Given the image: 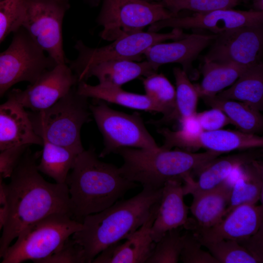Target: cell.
<instances>
[{
    "label": "cell",
    "instance_id": "1",
    "mask_svg": "<svg viewBox=\"0 0 263 263\" xmlns=\"http://www.w3.org/2000/svg\"><path fill=\"white\" fill-rule=\"evenodd\" d=\"M38 153L27 150L4 183L5 212L0 237V261L12 241L30 225L53 214L71 216L66 183L44 180L37 169ZM72 217V216H71Z\"/></svg>",
    "mask_w": 263,
    "mask_h": 263
},
{
    "label": "cell",
    "instance_id": "2",
    "mask_svg": "<svg viewBox=\"0 0 263 263\" xmlns=\"http://www.w3.org/2000/svg\"><path fill=\"white\" fill-rule=\"evenodd\" d=\"M162 191V188H143L133 197L85 216L81 228L71 237L83 247L86 263H92L102 251L137 230L159 205Z\"/></svg>",
    "mask_w": 263,
    "mask_h": 263
},
{
    "label": "cell",
    "instance_id": "3",
    "mask_svg": "<svg viewBox=\"0 0 263 263\" xmlns=\"http://www.w3.org/2000/svg\"><path fill=\"white\" fill-rule=\"evenodd\" d=\"M98 158L93 148L84 150L77 155L66 180L72 218L80 223L85 216L110 207L138 186L123 177L119 168Z\"/></svg>",
    "mask_w": 263,
    "mask_h": 263
},
{
    "label": "cell",
    "instance_id": "4",
    "mask_svg": "<svg viewBox=\"0 0 263 263\" xmlns=\"http://www.w3.org/2000/svg\"><path fill=\"white\" fill-rule=\"evenodd\" d=\"M123 160L119 168L122 175L143 188L159 189L171 180L183 179L197 171L222 153L207 150L194 153L180 149L156 150L123 148L116 152Z\"/></svg>",
    "mask_w": 263,
    "mask_h": 263
},
{
    "label": "cell",
    "instance_id": "5",
    "mask_svg": "<svg viewBox=\"0 0 263 263\" xmlns=\"http://www.w3.org/2000/svg\"><path fill=\"white\" fill-rule=\"evenodd\" d=\"M73 88L48 108L27 113L34 132L42 140L78 154L84 150L81 129L91 120V113L88 98Z\"/></svg>",
    "mask_w": 263,
    "mask_h": 263
},
{
    "label": "cell",
    "instance_id": "6",
    "mask_svg": "<svg viewBox=\"0 0 263 263\" xmlns=\"http://www.w3.org/2000/svg\"><path fill=\"white\" fill-rule=\"evenodd\" d=\"M82 223L67 214L50 215L30 225L7 249L2 263H34L50 256L69 238L81 228Z\"/></svg>",
    "mask_w": 263,
    "mask_h": 263
},
{
    "label": "cell",
    "instance_id": "7",
    "mask_svg": "<svg viewBox=\"0 0 263 263\" xmlns=\"http://www.w3.org/2000/svg\"><path fill=\"white\" fill-rule=\"evenodd\" d=\"M67 0H24L19 27L57 64L66 63L62 23L69 8Z\"/></svg>",
    "mask_w": 263,
    "mask_h": 263
},
{
    "label": "cell",
    "instance_id": "8",
    "mask_svg": "<svg viewBox=\"0 0 263 263\" xmlns=\"http://www.w3.org/2000/svg\"><path fill=\"white\" fill-rule=\"evenodd\" d=\"M186 35L182 29L178 28H173L171 31L167 33L142 31L123 35L112 43L99 48L88 47L81 40H78L75 46L78 56L71 62L70 67L78 82L84 73L94 65L116 59L138 61L151 46L167 40H177Z\"/></svg>",
    "mask_w": 263,
    "mask_h": 263
},
{
    "label": "cell",
    "instance_id": "9",
    "mask_svg": "<svg viewBox=\"0 0 263 263\" xmlns=\"http://www.w3.org/2000/svg\"><path fill=\"white\" fill-rule=\"evenodd\" d=\"M89 107L104 140V148L99 157L115 153L123 148L159 149L138 113L129 114L115 111L102 100Z\"/></svg>",
    "mask_w": 263,
    "mask_h": 263
},
{
    "label": "cell",
    "instance_id": "10",
    "mask_svg": "<svg viewBox=\"0 0 263 263\" xmlns=\"http://www.w3.org/2000/svg\"><path fill=\"white\" fill-rule=\"evenodd\" d=\"M19 28L9 47L0 53V98L16 84L34 83L56 64Z\"/></svg>",
    "mask_w": 263,
    "mask_h": 263
},
{
    "label": "cell",
    "instance_id": "11",
    "mask_svg": "<svg viewBox=\"0 0 263 263\" xmlns=\"http://www.w3.org/2000/svg\"><path fill=\"white\" fill-rule=\"evenodd\" d=\"M161 2L143 0H103L97 22L102 37L114 40L125 34L143 31L148 25L177 16Z\"/></svg>",
    "mask_w": 263,
    "mask_h": 263
},
{
    "label": "cell",
    "instance_id": "12",
    "mask_svg": "<svg viewBox=\"0 0 263 263\" xmlns=\"http://www.w3.org/2000/svg\"><path fill=\"white\" fill-rule=\"evenodd\" d=\"M157 132L164 137V144L160 148L165 150L177 147L191 152L202 148L223 154L235 150H247L263 147V136L240 131L220 129L188 133L180 129L172 131L162 128L159 129Z\"/></svg>",
    "mask_w": 263,
    "mask_h": 263
},
{
    "label": "cell",
    "instance_id": "13",
    "mask_svg": "<svg viewBox=\"0 0 263 263\" xmlns=\"http://www.w3.org/2000/svg\"><path fill=\"white\" fill-rule=\"evenodd\" d=\"M263 24L244 26L217 35L204 61L250 66L262 61Z\"/></svg>",
    "mask_w": 263,
    "mask_h": 263
},
{
    "label": "cell",
    "instance_id": "14",
    "mask_svg": "<svg viewBox=\"0 0 263 263\" xmlns=\"http://www.w3.org/2000/svg\"><path fill=\"white\" fill-rule=\"evenodd\" d=\"M77 83L76 75L66 63L57 64L25 90L14 89L8 95L24 109L38 112L52 106Z\"/></svg>",
    "mask_w": 263,
    "mask_h": 263
},
{
    "label": "cell",
    "instance_id": "15",
    "mask_svg": "<svg viewBox=\"0 0 263 263\" xmlns=\"http://www.w3.org/2000/svg\"><path fill=\"white\" fill-rule=\"evenodd\" d=\"M263 24V12L233 9L195 13L188 16L173 17L150 25L148 31L157 32L167 27L208 30L214 34L244 26Z\"/></svg>",
    "mask_w": 263,
    "mask_h": 263
},
{
    "label": "cell",
    "instance_id": "16",
    "mask_svg": "<svg viewBox=\"0 0 263 263\" xmlns=\"http://www.w3.org/2000/svg\"><path fill=\"white\" fill-rule=\"evenodd\" d=\"M217 34L194 33L169 43H159L149 48L144 54L146 60L159 66L169 63H178L188 75L195 78L197 73L192 62L199 54L212 43Z\"/></svg>",
    "mask_w": 263,
    "mask_h": 263
},
{
    "label": "cell",
    "instance_id": "17",
    "mask_svg": "<svg viewBox=\"0 0 263 263\" xmlns=\"http://www.w3.org/2000/svg\"><path fill=\"white\" fill-rule=\"evenodd\" d=\"M263 225V204L244 203L232 209L217 224L194 232L199 240L211 242L222 239L239 241L255 233Z\"/></svg>",
    "mask_w": 263,
    "mask_h": 263
},
{
    "label": "cell",
    "instance_id": "18",
    "mask_svg": "<svg viewBox=\"0 0 263 263\" xmlns=\"http://www.w3.org/2000/svg\"><path fill=\"white\" fill-rule=\"evenodd\" d=\"M262 156V150L258 148L218 156L196 171L198 175L197 180H194L191 175L183 178L184 194L193 195L214 188L225 181L236 169Z\"/></svg>",
    "mask_w": 263,
    "mask_h": 263
},
{
    "label": "cell",
    "instance_id": "19",
    "mask_svg": "<svg viewBox=\"0 0 263 263\" xmlns=\"http://www.w3.org/2000/svg\"><path fill=\"white\" fill-rule=\"evenodd\" d=\"M182 183L180 180H171L162 188L158 208L150 229V236L155 243L170 230L181 226L189 228V208L184 202Z\"/></svg>",
    "mask_w": 263,
    "mask_h": 263
},
{
    "label": "cell",
    "instance_id": "20",
    "mask_svg": "<svg viewBox=\"0 0 263 263\" xmlns=\"http://www.w3.org/2000/svg\"><path fill=\"white\" fill-rule=\"evenodd\" d=\"M158 206L153 209L147 221L124 242L120 241L106 248L92 263H146L155 244L150 236V229Z\"/></svg>",
    "mask_w": 263,
    "mask_h": 263
},
{
    "label": "cell",
    "instance_id": "21",
    "mask_svg": "<svg viewBox=\"0 0 263 263\" xmlns=\"http://www.w3.org/2000/svg\"><path fill=\"white\" fill-rule=\"evenodd\" d=\"M43 145V140L34 132L28 113L8 95L0 104V152L10 148Z\"/></svg>",
    "mask_w": 263,
    "mask_h": 263
},
{
    "label": "cell",
    "instance_id": "22",
    "mask_svg": "<svg viewBox=\"0 0 263 263\" xmlns=\"http://www.w3.org/2000/svg\"><path fill=\"white\" fill-rule=\"evenodd\" d=\"M233 183L227 179L211 189L192 195L189 209L194 217L190 229L199 232L209 228L224 218L229 203Z\"/></svg>",
    "mask_w": 263,
    "mask_h": 263
},
{
    "label": "cell",
    "instance_id": "23",
    "mask_svg": "<svg viewBox=\"0 0 263 263\" xmlns=\"http://www.w3.org/2000/svg\"><path fill=\"white\" fill-rule=\"evenodd\" d=\"M160 66L148 60L135 62L128 59L103 61L89 68L78 82L91 76L96 77L99 83L121 87L123 84L141 76L156 72Z\"/></svg>",
    "mask_w": 263,
    "mask_h": 263
},
{
    "label": "cell",
    "instance_id": "24",
    "mask_svg": "<svg viewBox=\"0 0 263 263\" xmlns=\"http://www.w3.org/2000/svg\"><path fill=\"white\" fill-rule=\"evenodd\" d=\"M77 84V93L87 98L92 97L130 109L162 113L161 109L146 94L129 92L121 87L100 83L91 85L82 81Z\"/></svg>",
    "mask_w": 263,
    "mask_h": 263
},
{
    "label": "cell",
    "instance_id": "25",
    "mask_svg": "<svg viewBox=\"0 0 263 263\" xmlns=\"http://www.w3.org/2000/svg\"><path fill=\"white\" fill-rule=\"evenodd\" d=\"M263 189V163L260 159L241 166L233 182L229 203L224 217L240 205L256 204L262 199Z\"/></svg>",
    "mask_w": 263,
    "mask_h": 263
},
{
    "label": "cell",
    "instance_id": "26",
    "mask_svg": "<svg viewBox=\"0 0 263 263\" xmlns=\"http://www.w3.org/2000/svg\"><path fill=\"white\" fill-rule=\"evenodd\" d=\"M219 98L244 103L261 111L263 110V63L248 66L228 89L216 95Z\"/></svg>",
    "mask_w": 263,
    "mask_h": 263
},
{
    "label": "cell",
    "instance_id": "27",
    "mask_svg": "<svg viewBox=\"0 0 263 263\" xmlns=\"http://www.w3.org/2000/svg\"><path fill=\"white\" fill-rule=\"evenodd\" d=\"M200 97L206 105L224 112L231 124L240 131L252 134L263 132V116L260 111L240 101L220 98L216 95H202Z\"/></svg>",
    "mask_w": 263,
    "mask_h": 263
},
{
    "label": "cell",
    "instance_id": "28",
    "mask_svg": "<svg viewBox=\"0 0 263 263\" xmlns=\"http://www.w3.org/2000/svg\"><path fill=\"white\" fill-rule=\"evenodd\" d=\"M201 68L203 79L194 85L199 97L213 96L232 85L249 66L234 63H218L204 61Z\"/></svg>",
    "mask_w": 263,
    "mask_h": 263
},
{
    "label": "cell",
    "instance_id": "29",
    "mask_svg": "<svg viewBox=\"0 0 263 263\" xmlns=\"http://www.w3.org/2000/svg\"><path fill=\"white\" fill-rule=\"evenodd\" d=\"M43 150L37 169L56 183H65L78 153L43 139ZM79 154V153H78Z\"/></svg>",
    "mask_w": 263,
    "mask_h": 263
},
{
    "label": "cell",
    "instance_id": "30",
    "mask_svg": "<svg viewBox=\"0 0 263 263\" xmlns=\"http://www.w3.org/2000/svg\"><path fill=\"white\" fill-rule=\"evenodd\" d=\"M176 83L175 106L168 115L151 123L157 125L179 121L182 119L197 113V106L199 96L196 88L190 81L187 73L179 67L173 69Z\"/></svg>",
    "mask_w": 263,
    "mask_h": 263
},
{
    "label": "cell",
    "instance_id": "31",
    "mask_svg": "<svg viewBox=\"0 0 263 263\" xmlns=\"http://www.w3.org/2000/svg\"><path fill=\"white\" fill-rule=\"evenodd\" d=\"M146 95L162 110L163 116L169 114L175 106L176 90L162 74L153 73L143 79Z\"/></svg>",
    "mask_w": 263,
    "mask_h": 263
},
{
    "label": "cell",
    "instance_id": "32",
    "mask_svg": "<svg viewBox=\"0 0 263 263\" xmlns=\"http://www.w3.org/2000/svg\"><path fill=\"white\" fill-rule=\"evenodd\" d=\"M199 241L218 263H258L257 261L236 240L222 239L211 242Z\"/></svg>",
    "mask_w": 263,
    "mask_h": 263
},
{
    "label": "cell",
    "instance_id": "33",
    "mask_svg": "<svg viewBox=\"0 0 263 263\" xmlns=\"http://www.w3.org/2000/svg\"><path fill=\"white\" fill-rule=\"evenodd\" d=\"M183 236L178 228L167 232L156 243L146 263H177L183 246Z\"/></svg>",
    "mask_w": 263,
    "mask_h": 263
},
{
    "label": "cell",
    "instance_id": "34",
    "mask_svg": "<svg viewBox=\"0 0 263 263\" xmlns=\"http://www.w3.org/2000/svg\"><path fill=\"white\" fill-rule=\"evenodd\" d=\"M239 0H166L161 2L168 10L178 15L180 11L188 10L195 13L232 9Z\"/></svg>",
    "mask_w": 263,
    "mask_h": 263
},
{
    "label": "cell",
    "instance_id": "35",
    "mask_svg": "<svg viewBox=\"0 0 263 263\" xmlns=\"http://www.w3.org/2000/svg\"><path fill=\"white\" fill-rule=\"evenodd\" d=\"M24 0H0V44L11 33L19 28Z\"/></svg>",
    "mask_w": 263,
    "mask_h": 263
},
{
    "label": "cell",
    "instance_id": "36",
    "mask_svg": "<svg viewBox=\"0 0 263 263\" xmlns=\"http://www.w3.org/2000/svg\"><path fill=\"white\" fill-rule=\"evenodd\" d=\"M183 246L180 261L183 263H218L209 251L202 248V244L193 232L183 235Z\"/></svg>",
    "mask_w": 263,
    "mask_h": 263
},
{
    "label": "cell",
    "instance_id": "37",
    "mask_svg": "<svg viewBox=\"0 0 263 263\" xmlns=\"http://www.w3.org/2000/svg\"><path fill=\"white\" fill-rule=\"evenodd\" d=\"M38 263H86L83 247L72 237L49 257Z\"/></svg>",
    "mask_w": 263,
    "mask_h": 263
},
{
    "label": "cell",
    "instance_id": "38",
    "mask_svg": "<svg viewBox=\"0 0 263 263\" xmlns=\"http://www.w3.org/2000/svg\"><path fill=\"white\" fill-rule=\"evenodd\" d=\"M196 116L203 131H205L220 130L228 124H231L225 114L221 110L215 108L197 113Z\"/></svg>",
    "mask_w": 263,
    "mask_h": 263
},
{
    "label": "cell",
    "instance_id": "39",
    "mask_svg": "<svg viewBox=\"0 0 263 263\" xmlns=\"http://www.w3.org/2000/svg\"><path fill=\"white\" fill-rule=\"evenodd\" d=\"M29 146H20L0 152V173L10 178L16 166Z\"/></svg>",
    "mask_w": 263,
    "mask_h": 263
},
{
    "label": "cell",
    "instance_id": "40",
    "mask_svg": "<svg viewBox=\"0 0 263 263\" xmlns=\"http://www.w3.org/2000/svg\"><path fill=\"white\" fill-rule=\"evenodd\" d=\"M237 242L258 263L263 262V225L254 234Z\"/></svg>",
    "mask_w": 263,
    "mask_h": 263
},
{
    "label": "cell",
    "instance_id": "41",
    "mask_svg": "<svg viewBox=\"0 0 263 263\" xmlns=\"http://www.w3.org/2000/svg\"><path fill=\"white\" fill-rule=\"evenodd\" d=\"M196 114L184 118L179 122L181 131L188 133H198L203 131Z\"/></svg>",
    "mask_w": 263,
    "mask_h": 263
},
{
    "label": "cell",
    "instance_id": "42",
    "mask_svg": "<svg viewBox=\"0 0 263 263\" xmlns=\"http://www.w3.org/2000/svg\"><path fill=\"white\" fill-rule=\"evenodd\" d=\"M3 177L0 173V233L2 229L5 212V199L4 191Z\"/></svg>",
    "mask_w": 263,
    "mask_h": 263
},
{
    "label": "cell",
    "instance_id": "43",
    "mask_svg": "<svg viewBox=\"0 0 263 263\" xmlns=\"http://www.w3.org/2000/svg\"><path fill=\"white\" fill-rule=\"evenodd\" d=\"M253 11L263 12V0H251Z\"/></svg>",
    "mask_w": 263,
    "mask_h": 263
},
{
    "label": "cell",
    "instance_id": "44",
    "mask_svg": "<svg viewBox=\"0 0 263 263\" xmlns=\"http://www.w3.org/2000/svg\"><path fill=\"white\" fill-rule=\"evenodd\" d=\"M150 2H162L166 0H143Z\"/></svg>",
    "mask_w": 263,
    "mask_h": 263
},
{
    "label": "cell",
    "instance_id": "45",
    "mask_svg": "<svg viewBox=\"0 0 263 263\" xmlns=\"http://www.w3.org/2000/svg\"><path fill=\"white\" fill-rule=\"evenodd\" d=\"M251 0H243V1L244 2H248L249 1H250Z\"/></svg>",
    "mask_w": 263,
    "mask_h": 263
}]
</instances>
